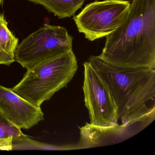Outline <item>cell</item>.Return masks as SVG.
Here are the masks:
<instances>
[{
    "label": "cell",
    "mask_w": 155,
    "mask_h": 155,
    "mask_svg": "<svg viewBox=\"0 0 155 155\" xmlns=\"http://www.w3.org/2000/svg\"><path fill=\"white\" fill-rule=\"evenodd\" d=\"M4 14L0 13V47L14 59L19 40L9 30Z\"/></svg>",
    "instance_id": "30bf717a"
},
{
    "label": "cell",
    "mask_w": 155,
    "mask_h": 155,
    "mask_svg": "<svg viewBox=\"0 0 155 155\" xmlns=\"http://www.w3.org/2000/svg\"><path fill=\"white\" fill-rule=\"evenodd\" d=\"M88 61L109 88L117 108L118 120L130 128L138 123L148 125L155 117V68H127L113 66L98 56Z\"/></svg>",
    "instance_id": "7a4b0ae2"
},
{
    "label": "cell",
    "mask_w": 155,
    "mask_h": 155,
    "mask_svg": "<svg viewBox=\"0 0 155 155\" xmlns=\"http://www.w3.org/2000/svg\"><path fill=\"white\" fill-rule=\"evenodd\" d=\"M125 1H128L130 2H131L132 0H125Z\"/></svg>",
    "instance_id": "4fadbf2b"
},
{
    "label": "cell",
    "mask_w": 155,
    "mask_h": 155,
    "mask_svg": "<svg viewBox=\"0 0 155 155\" xmlns=\"http://www.w3.org/2000/svg\"><path fill=\"white\" fill-rule=\"evenodd\" d=\"M78 69L77 58L71 49L27 70L21 80L11 89L35 107L41 108L44 101L67 87Z\"/></svg>",
    "instance_id": "3957f363"
},
{
    "label": "cell",
    "mask_w": 155,
    "mask_h": 155,
    "mask_svg": "<svg viewBox=\"0 0 155 155\" xmlns=\"http://www.w3.org/2000/svg\"><path fill=\"white\" fill-rule=\"evenodd\" d=\"M15 61L13 58H12L0 47V65L9 66Z\"/></svg>",
    "instance_id": "8fae6325"
},
{
    "label": "cell",
    "mask_w": 155,
    "mask_h": 155,
    "mask_svg": "<svg viewBox=\"0 0 155 155\" xmlns=\"http://www.w3.org/2000/svg\"><path fill=\"white\" fill-rule=\"evenodd\" d=\"M98 57L113 66L155 68V0H132Z\"/></svg>",
    "instance_id": "6da1fadb"
},
{
    "label": "cell",
    "mask_w": 155,
    "mask_h": 155,
    "mask_svg": "<svg viewBox=\"0 0 155 155\" xmlns=\"http://www.w3.org/2000/svg\"><path fill=\"white\" fill-rule=\"evenodd\" d=\"M0 113L21 129H29L44 120L41 108L35 107L1 84Z\"/></svg>",
    "instance_id": "52a82bcc"
},
{
    "label": "cell",
    "mask_w": 155,
    "mask_h": 155,
    "mask_svg": "<svg viewBox=\"0 0 155 155\" xmlns=\"http://www.w3.org/2000/svg\"><path fill=\"white\" fill-rule=\"evenodd\" d=\"M83 67L82 88L90 124L102 128L119 126L117 105L107 85L88 61Z\"/></svg>",
    "instance_id": "8992f818"
},
{
    "label": "cell",
    "mask_w": 155,
    "mask_h": 155,
    "mask_svg": "<svg viewBox=\"0 0 155 155\" xmlns=\"http://www.w3.org/2000/svg\"><path fill=\"white\" fill-rule=\"evenodd\" d=\"M27 137L21 129L0 113V150H12L15 145Z\"/></svg>",
    "instance_id": "9c48e42d"
},
{
    "label": "cell",
    "mask_w": 155,
    "mask_h": 155,
    "mask_svg": "<svg viewBox=\"0 0 155 155\" xmlns=\"http://www.w3.org/2000/svg\"><path fill=\"white\" fill-rule=\"evenodd\" d=\"M42 5L47 10L63 19L72 17L81 8L86 0H28Z\"/></svg>",
    "instance_id": "ba28073f"
},
{
    "label": "cell",
    "mask_w": 155,
    "mask_h": 155,
    "mask_svg": "<svg viewBox=\"0 0 155 155\" xmlns=\"http://www.w3.org/2000/svg\"><path fill=\"white\" fill-rule=\"evenodd\" d=\"M3 3V0H0V6L2 5Z\"/></svg>",
    "instance_id": "7c38bea8"
},
{
    "label": "cell",
    "mask_w": 155,
    "mask_h": 155,
    "mask_svg": "<svg viewBox=\"0 0 155 155\" xmlns=\"http://www.w3.org/2000/svg\"><path fill=\"white\" fill-rule=\"evenodd\" d=\"M130 5L125 0H96L73 18L78 31L91 41L106 38L121 24Z\"/></svg>",
    "instance_id": "5b68a950"
},
{
    "label": "cell",
    "mask_w": 155,
    "mask_h": 155,
    "mask_svg": "<svg viewBox=\"0 0 155 155\" xmlns=\"http://www.w3.org/2000/svg\"><path fill=\"white\" fill-rule=\"evenodd\" d=\"M73 38L65 28L44 24L18 45L14 59L27 70L72 49Z\"/></svg>",
    "instance_id": "277c9868"
}]
</instances>
